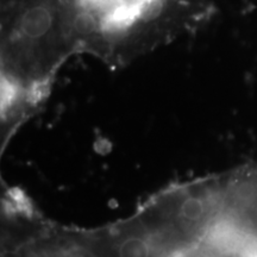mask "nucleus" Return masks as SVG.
Here are the masks:
<instances>
[{"label":"nucleus","mask_w":257,"mask_h":257,"mask_svg":"<svg viewBox=\"0 0 257 257\" xmlns=\"http://www.w3.org/2000/svg\"><path fill=\"white\" fill-rule=\"evenodd\" d=\"M55 14L51 6L43 3L28 6L15 27V42L23 48H34L43 42L53 30Z\"/></svg>","instance_id":"obj_1"}]
</instances>
